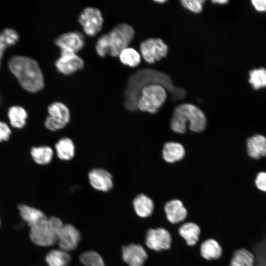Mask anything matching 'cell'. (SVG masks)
<instances>
[{
	"label": "cell",
	"instance_id": "31",
	"mask_svg": "<svg viewBox=\"0 0 266 266\" xmlns=\"http://www.w3.org/2000/svg\"><path fill=\"white\" fill-rule=\"evenodd\" d=\"M79 260L85 266H105L102 257L93 251L83 252L79 256Z\"/></svg>",
	"mask_w": 266,
	"mask_h": 266
},
{
	"label": "cell",
	"instance_id": "17",
	"mask_svg": "<svg viewBox=\"0 0 266 266\" xmlns=\"http://www.w3.org/2000/svg\"><path fill=\"white\" fill-rule=\"evenodd\" d=\"M165 210L167 220L176 224L183 221L187 217V211L181 201L173 200L166 202Z\"/></svg>",
	"mask_w": 266,
	"mask_h": 266
},
{
	"label": "cell",
	"instance_id": "19",
	"mask_svg": "<svg viewBox=\"0 0 266 266\" xmlns=\"http://www.w3.org/2000/svg\"><path fill=\"white\" fill-rule=\"evenodd\" d=\"M256 261L253 252L246 248H241L234 251L230 266H255Z\"/></svg>",
	"mask_w": 266,
	"mask_h": 266
},
{
	"label": "cell",
	"instance_id": "4",
	"mask_svg": "<svg viewBox=\"0 0 266 266\" xmlns=\"http://www.w3.org/2000/svg\"><path fill=\"white\" fill-rule=\"evenodd\" d=\"M159 73L156 70L144 68L137 70L129 77L124 95V104L128 110L138 109L137 101L141 89L148 84L158 83L157 78Z\"/></svg>",
	"mask_w": 266,
	"mask_h": 266
},
{
	"label": "cell",
	"instance_id": "12",
	"mask_svg": "<svg viewBox=\"0 0 266 266\" xmlns=\"http://www.w3.org/2000/svg\"><path fill=\"white\" fill-rule=\"evenodd\" d=\"M79 231L72 225L63 224L57 233V242L61 249L68 251L75 249L80 240Z\"/></svg>",
	"mask_w": 266,
	"mask_h": 266
},
{
	"label": "cell",
	"instance_id": "1",
	"mask_svg": "<svg viewBox=\"0 0 266 266\" xmlns=\"http://www.w3.org/2000/svg\"><path fill=\"white\" fill-rule=\"evenodd\" d=\"M8 65L11 72L27 91L36 93L44 87L42 73L33 59L26 56H13L9 60Z\"/></svg>",
	"mask_w": 266,
	"mask_h": 266
},
{
	"label": "cell",
	"instance_id": "2",
	"mask_svg": "<svg viewBox=\"0 0 266 266\" xmlns=\"http://www.w3.org/2000/svg\"><path fill=\"white\" fill-rule=\"evenodd\" d=\"M134 36L133 28L126 23L115 26L108 33L101 35L98 39L95 49L101 57L107 55L116 57L128 47Z\"/></svg>",
	"mask_w": 266,
	"mask_h": 266
},
{
	"label": "cell",
	"instance_id": "32",
	"mask_svg": "<svg viewBox=\"0 0 266 266\" xmlns=\"http://www.w3.org/2000/svg\"><path fill=\"white\" fill-rule=\"evenodd\" d=\"M204 0H182V5L186 9L195 13H200L203 8Z\"/></svg>",
	"mask_w": 266,
	"mask_h": 266
},
{
	"label": "cell",
	"instance_id": "23",
	"mask_svg": "<svg viewBox=\"0 0 266 266\" xmlns=\"http://www.w3.org/2000/svg\"><path fill=\"white\" fill-rule=\"evenodd\" d=\"M7 116L10 126L14 128L20 129L26 124L28 113L23 107L14 105L9 108Z\"/></svg>",
	"mask_w": 266,
	"mask_h": 266
},
{
	"label": "cell",
	"instance_id": "20",
	"mask_svg": "<svg viewBox=\"0 0 266 266\" xmlns=\"http://www.w3.org/2000/svg\"><path fill=\"white\" fill-rule=\"evenodd\" d=\"M133 206L136 214L142 218L150 216L154 209L153 200L143 194H140L135 197Z\"/></svg>",
	"mask_w": 266,
	"mask_h": 266
},
{
	"label": "cell",
	"instance_id": "38",
	"mask_svg": "<svg viewBox=\"0 0 266 266\" xmlns=\"http://www.w3.org/2000/svg\"></svg>",
	"mask_w": 266,
	"mask_h": 266
},
{
	"label": "cell",
	"instance_id": "8",
	"mask_svg": "<svg viewBox=\"0 0 266 266\" xmlns=\"http://www.w3.org/2000/svg\"><path fill=\"white\" fill-rule=\"evenodd\" d=\"M143 59L149 64H153L166 57L168 47L164 41L158 38H152L142 41L139 46Z\"/></svg>",
	"mask_w": 266,
	"mask_h": 266
},
{
	"label": "cell",
	"instance_id": "36",
	"mask_svg": "<svg viewBox=\"0 0 266 266\" xmlns=\"http://www.w3.org/2000/svg\"><path fill=\"white\" fill-rule=\"evenodd\" d=\"M212 2L215 4H225L227 3L229 1L228 0H215L212 1Z\"/></svg>",
	"mask_w": 266,
	"mask_h": 266
},
{
	"label": "cell",
	"instance_id": "9",
	"mask_svg": "<svg viewBox=\"0 0 266 266\" xmlns=\"http://www.w3.org/2000/svg\"><path fill=\"white\" fill-rule=\"evenodd\" d=\"M78 20L84 33L90 36H94L100 32L103 23L101 11L92 7L85 8L79 14Z\"/></svg>",
	"mask_w": 266,
	"mask_h": 266
},
{
	"label": "cell",
	"instance_id": "35",
	"mask_svg": "<svg viewBox=\"0 0 266 266\" xmlns=\"http://www.w3.org/2000/svg\"><path fill=\"white\" fill-rule=\"evenodd\" d=\"M251 4L256 11L266 12V0H252Z\"/></svg>",
	"mask_w": 266,
	"mask_h": 266
},
{
	"label": "cell",
	"instance_id": "25",
	"mask_svg": "<svg viewBox=\"0 0 266 266\" xmlns=\"http://www.w3.org/2000/svg\"><path fill=\"white\" fill-rule=\"evenodd\" d=\"M180 235L189 246H193L199 240L200 230L199 226L193 222L183 224L178 230Z\"/></svg>",
	"mask_w": 266,
	"mask_h": 266
},
{
	"label": "cell",
	"instance_id": "26",
	"mask_svg": "<svg viewBox=\"0 0 266 266\" xmlns=\"http://www.w3.org/2000/svg\"><path fill=\"white\" fill-rule=\"evenodd\" d=\"M45 261L48 266H67L70 262L71 257L67 251L53 249L47 254Z\"/></svg>",
	"mask_w": 266,
	"mask_h": 266
},
{
	"label": "cell",
	"instance_id": "22",
	"mask_svg": "<svg viewBox=\"0 0 266 266\" xmlns=\"http://www.w3.org/2000/svg\"><path fill=\"white\" fill-rule=\"evenodd\" d=\"M55 148L58 157L62 161H69L75 155V145L72 140L67 137L60 139Z\"/></svg>",
	"mask_w": 266,
	"mask_h": 266
},
{
	"label": "cell",
	"instance_id": "6",
	"mask_svg": "<svg viewBox=\"0 0 266 266\" xmlns=\"http://www.w3.org/2000/svg\"><path fill=\"white\" fill-rule=\"evenodd\" d=\"M29 235L31 241L39 246H51L57 242V231L47 218L31 227Z\"/></svg>",
	"mask_w": 266,
	"mask_h": 266
},
{
	"label": "cell",
	"instance_id": "7",
	"mask_svg": "<svg viewBox=\"0 0 266 266\" xmlns=\"http://www.w3.org/2000/svg\"><path fill=\"white\" fill-rule=\"evenodd\" d=\"M48 113L49 115L45 120L44 126L50 131L62 129L69 122V110L63 102L56 101L51 103L48 107Z\"/></svg>",
	"mask_w": 266,
	"mask_h": 266
},
{
	"label": "cell",
	"instance_id": "18",
	"mask_svg": "<svg viewBox=\"0 0 266 266\" xmlns=\"http://www.w3.org/2000/svg\"><path fill=\"white\" fill-rule=\"evenodd\" d=\"M17 207L21 218L30 228L47 218L43 212L35 207L23 203L18 204Z\"/></svg>",
	"mask_w": 266,
	"mask_h": 266
},
{
	"label": "cell",
	"instance_id": "33",
	"mask_svg": "<svg viewBox=\"0 0 266 266\" xmlns=\"http://www.w3.org/2000/svg\"><path fill=\"white\" fill-rule=\"evenodd\" d=\"M11 134V130L4 122L0 120V143L7 141Z\"/></svg>",
	"mask_w": 266,
	"mask_h": 266
},
{
	"label": "cell",
	"instance_id": "21",
	"mask_svg": "<svg viewBox=\"0 0 266 266\" xmlns=\"http://www.w3.org/2000/svg\"><path fill=\"white\" fill-rule=\"evenodd\" d=\"M162 154L166 162L172 163L181 160L185 156V151L180 143L168 142L164 145Z\"/></svg>",
	"mask_w": 266,
	"mask_h": 266
},
{
	"label": "cell",
	"instance_id": "37",
	"mask_svg": "<svg viewBox=\"0 0 266 266\" xmlns=\"http://www.w3.org/2000/svg\"><path fill=\"white\" fill-rule=\"evenodd\" d=\"M155 1L157 2H159V3H164L166 1V0H156Z\"/></svg>",
	"mask_w": 266,
	"mask_h": 266
},
{
	"label": "cell",
	"instance_id": "13",
	"mask_svg": "<svg viewBox=\"0 0 266 266\" xmlns=\"http://www.w3.org/2000/svg\"><path fill=\"white\" fill-rule=\"evenodd\" d=\"M171 241L170 233L162 228L149 229L146 234L145 243L147 246L157 251L169 249Z\"/></svg>",
	"mask_w": 266,
	"mask_h": 266
},
{
	"label": "cell",
	"instance_id": "24",
	"mask_svg": "<svg viewBox=\"0 0 266 266\" xmlns=\"http://www.w3.org/2000/svg\"><path fill=\"white\" fill-rule=\"evenodd\" d=\"M30 154L35 163L39 165H46L51 162L54 152L50 147L42 145L32 147Z\"/></svg>",
	"mask_w": 266,
	"mask_h": 266
},
{
	"label": "cell",
	"instance_id": "28",
	"mask_svg": "<svg viewBox=\"0 0 266 266\" xmlns=\"http://www.w3.org/2000/svg\"><path fill=\"white\" fill-rule=\"evenodd\" d=\"M121 62L130 67L137 66L141 62L140 54L134 48L128 47L124 49L119 54Z\"/></svg>",
	"mask_w": 266,
	"mask_h": 266
},
{
	"label": "cell",
	"instance_id": "34",
	"mask_svg": "<svg viewBox=\"0 0 266 266\" xmlns=\"http://www.w3.org/2000/svg\"><path fill=\"white\" fill-rule=\"evenodd\" d=\"M255 183L257 188L260 191L266 193V171L258 173Z\"/></svg>",
	"mask_w": 266,
	"mask_h": 266
},
{
	"label": "cell",
	"instance_id": "27",
	"mask_svg": "<svg viewBox=\"0 0 266 266\" xmlns=\"http://www.w3.org/2000/svg\"><path fill=\"white\" fill-rule=\"evenodd\" d=\"M200 254L203 258L210 260L219 258L222 254V249L217 241L213 239H208L203 241L201 244Z\"/></svg>",
	"mask_w": 266,
	"mask_h": 266
},
{
	"label": "cell",
	"instance_id": "10",
	"mask_svg": "<svg viewBox=\"0 0 266 266\" xmlns=\"http://www.w3.org/2000/svg\"><path fill=\"white\" fill-rule=\"evenodd\" d=\"M55 65L59 72L68 75L82 69L84 62L76 53L61 51L60 56Z\"/></svg>",
	"mask_w": 266,
	"mask_h": 266
},
{
	"label": "cell",
	"instance_id": "29",
	"mask_svg": "<svg viewBox=\"0 0 266 266\" xmlns=\"http://www.w3.org/2000/svg\"><path fill=\"white\" fill-rule=\"evenodd\" d=\"M19 35L14 30L10 28L4 29L0 33V66L1 59L5 49L8 46L16 43Z\"/></svg>",
	"mask_w": 266,
	"mask_h": 266
},
{
	"label": "cell",
	"instance_id": "11",
	"mask_svg": "<svg viewBox=\"0 0 266 266\" xmlns=\"http://www.w3.org/2000/svg\"><path fill=\"white\" fill-rule=\"evenodd\" d=\"M55 44L61 51L76 53L81 50L85 44L83 35L77 31L63 33L55 39Z\"/></svg>",
	"mask_w": 266,
	"mask_h": 266
},
{
	"label": "cell",
	"instance_id": "15",
	"mask_svg": "<svg viewBox=\"0 0 266 266\" xmlns=\"http://www.w3.org/2000/svg\"><path fill=\"white\" fill-rule=\"evenodd\" d=\"M122 256L128 266H143L148 256L142 246L134 243L123 247Z\"/></svg>",
	"mask_w": 266,
	"mask_h": 266
},
{
	"label": "cell",
	"instance_id": "14",
	"mask_svg": "<svg viewBox=\"0 0 266 266\" xmlns=\"http://www.w3.org/2000/svg\"><path fill=\"white\" fill-rule=\"evenodd\" d=\"M88 179L91 186L99 191L106 192L113 187L112 175L102 168L92 169L88 173Z\"/></svg>",
	"mask_w": 266,
	"mask_h": 266
},
{
	"label": "cell",
	"instance_id": "16",
	"mask_svg": "<svg viewBox=\"0 0 266 266\" xmlns=\"http://www.w3.org/2000/svg\"><path fill=\"white\" fill-rule=\"evenodd\" d=\"M247 154L252 159L257 160L266 156V137L260 134L249 137L246 141Z\"/></svg>",
	"mask_w": 266,
	"mask_h": 266
},
{
	"label": "cell",
	"instance_id": "5",
	"mask_svg": "<svg viewBox=\"0 0 266 266\" xmlns=\"http://www.w3.org/2000/svg\"><path fill=\"white\" fill-rule=\"evenodd\" d=\"M167 97L165 87L158 83L145 86L141 90L137 101V109L154 114L165 103Z\"/></svg>",
	"mask_w": 266,
	"mask_h": 266
},
{
	"label": "cell",
	"instance_id": "30",
	"mask_svg": "<svg viewBox=\"0 0 266 266\" xmlns=\"http://www.w3.org/2000/svg\"><path fill=\"white\" fill-rule=\"evenodd\" d=\"M249 82L254 90L266 87V69L260 67L251 70L249 73Z\"/></svg>",
	"mask_w": 266,
	"mask_h": 266
},
{
	"label": "cell",
	"instance_id": "3",
	"mask_svg": "<svg viewBox=\"0 0 266 266\" xmlns=\"http://www.w3.org/2000/svg\"><path fill=\"white\" fill-rule=\"evenodd\" d=\"M188 123L190 130L193 132L203 131L206 124L205 114L200 109L191 103L177 105L174 108L171 117V129L175 133H184Z\"/></svg>",
	"mask_w": 266,
	"mask_h": 266
}]
</instances>
